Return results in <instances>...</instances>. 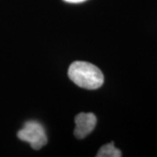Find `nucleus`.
I'll use <instances>...</instances> for the list:
<instances>
[{
  "label": "nucleus",
  "instance_id": "f257e3e1",
  "mask_svg": "<svg viewBox=\"0 0 157 157\" xmlns=\"http://www.w3.org/2000/svg\"><path fill=\"white\" fill-rule=\"evenodd\" d=\"M68 76L73 83L85 89H98L104 82L102 72L89 62L72 63L68 69Z\"/></svg>",
  "mask_w": 157,
  "mask_h": 157
},
{
  "label": "nucleus",
  "instance_id": "f03ea898",
  "mask_svg": "<svg viewBox=\"0 0 157 157\" xmlns=\"http://www.w3.org/2000/svg\"><path fill=\"white\" fill-rule=\"evenodd\" d=\"M17 137L23 141L28 142L35 150H39L47 143L45 129L35 121L25 122L24 128L17 132Z\"/></svg>",
  "mask_w": 157,
  "mask_h": 157
},
{
  "label": "nucleus",
  "instance_id": "7ed1b4c3",
  "mask_svg": "<svg viewBox=\"0 0 157 157\" xmlns=\"http://www.w3.org/2000/svg\"><path fill=\"white\" fill-rule=\"evenodd\" d=\"M97 122L96 116L92 113H80L75 117L74 135L77 139H83L94 129Z\"/></svg>",
  "mask_w": 157,
  "mask_h": 157
},
{
  "label": "nucleus",
  "instance_id": "20e7f679",
  "mask_svg": "<svg viewBox=\"0 0 157 157\" xmlns=\"http://www.w3.org/2000/svg\"><path fill=\"white\" fill-rule=\"evenodd\" d=\"M121 155L122 154L121 150L114 147L113 142H110L101 147L96 155L97 157H121Z\"/></svg>",
  "mask_w": 157,
  "mask_h": 157
},
{
  "label": "nucleus",
  "instance_id": "39448f33",
  "mask_svg": "<svg viewBox=\"0 0 157 157\" xmlns=\"http://www.w3.org/2000/svg\"><path fill=\"white\" fill-rule=\"evenodd\" d=\"M67 3H73V4H78V3H82L86 0H64Z\"/></svg>",
  "mask_w": 157,
  "mask_h": 157
}]
</instances>
